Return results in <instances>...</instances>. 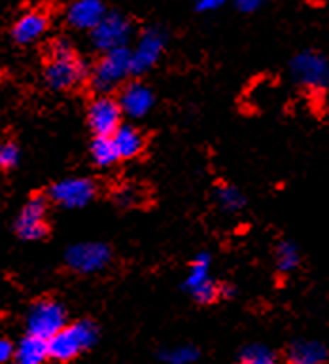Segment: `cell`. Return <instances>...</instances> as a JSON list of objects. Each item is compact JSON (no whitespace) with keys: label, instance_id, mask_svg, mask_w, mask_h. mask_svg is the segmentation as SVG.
<instances>
[{"label":"cell","instance_id":"cell-1","mask_svg":"<svg viewBox=\"0 0 329 364\" xmlns=\"http://www.w3.org/2000/svg\"><path fill=\"white\" fill-rule=\"evenodd\" d=\"M87 76V68L72 44L65 38L55 40L50 48V59L44 67V80L51 90L65 91L79 85Z\"/></svg>","mask_w":329,"mask_h":364},{"label":"cell","instance_id":"cell-2","mask_svg":"<svg viewBox=\"0 0 329 364\" xmlns=\"http://www.w3.org/2000/svg\"><path fill=\"white\" fill-rule=\"evenodd\" d=\"M99 334H101L99 326L93 321H87V318L67 324L48 340L50 358H53L57 363H70L74 358H78L82 353L95 346L99 341Z\"/></svg>","mask_w":329,"mask_h":364},{"label":"cell","instance_id":"cell-3","mask_svg":"<svg viewBox=\"0 0 329 364\" xmlns=\"http://www.w3.org/2000/svg\"><path fill=\"white\" fill-rule=\"evenodd\" d=\"M289 74L303 90L323 93L329 87V59L322 51L305 48L289 59Z\"/></svg>","mask_w":329,"mask_h":364},{"label":"cell","instance_id":"cell-4","mask_svg":"<svg viewBox=\"0 0 329 364\" xmlns=\"http://www.w3.org/2000/svg\"><path fill=\"white\" fill-rule=\"evenodd\" d=\"M133 74L130 68V50L127 46L116 50L102 51V57L91 73V84L101 95L116 90L123 84L127 76Z\"/></svg>","mask_w":329,"mask_h":364},{"label":"cell","instance_id":"cell-5","mask_svg":"<svg viewBox=\"0 0 329 364\" xmlns=\"http://www.w3.org/2000/svg\"><path fill=\"white\" fill-rule=\"evenodd\" d=\"M62 326H67V311L62 304L51 298H42L34 301L30 311L27 315V330L28 334L38 336L44 340H50L55 336Z\"/></svg>","mask_w":329,"mask_h":364},{"label":"cell","instance_id":"cell-6","mask_svg":"<svg viewBox=\"0 0 329 364\" xmlns=\"http://www.w3.org/2000/svg\"><path fill=\"white\" fill-rule=\"evenodd\" d=\"M48 201L44 193H36L28 199L16 220L17 235L25 241H40L50 233L48 224Z\"/></svg>","mask_w":329,"mask_h":364},{"label":"cell","instance_id":"cell-7","mask_svg":"<svg viewBox=\"0 0 329 364\" xmlns=\"http://www.w3.org/2000/svg\"><path fill=\"white\" fill-rule=\"evenodd\" d=\"M65 262L72 272L91 275L102 272L112 262V249L106 243H96V241L72 245L65 255Z\"/></svg>","mask_w":329,"mask_h":364},{"label":"cell","instance_id":"cell-8","mask_svg":"<svg viewBox=\"0 0 329 364\" xmlns=\"http://www.w3.org/2000/svg\"><path fill=\"white\" fill-rule=\"evenodd\" d=\"M133 25L125 16L118 11H106L102 21L91 31V40L99 51L116 50L129 44Z\"/></svg>","mask_w":329,"mask_h":364},{"label":"cell","instance_id":"cell-9","mask_svg":"<svg viewBox=\"0 0 329 364\" xmlns=\"http://www.w3.org/2000/svg\"><path fill=\"white\" fill-rule=\"evenodd\" d=\"M95 193L96 184L91 178L74 176V178H65V181L55 182L50 188L48 198L59 207H65V209H82V207L93 201Z\"/></svg>","mask_w":329,"mask_h":364},{"label":"cell","instance_id":"cell-10","mask_svg":"<svg viewBox=\"0 0 329 364\" xmlns=\"http://www.w3.org/2000/svg\"><path fill=\"white\" fill-rule=\"evenodd\" d=\"M164 44H167V34L163 33V28H146L136 42L135 50H130L133 76H140V74L152 70L163 53Z\"/></svg>","mask_w":329,"mask_h":364},{"label":"cell","instance_id":"cell-11","mask_svg":"<svg viewBox=\"0 0 329 364\" xmlns=\"http://www.w3.org/2000/svg\"><path fill=\"white\" fill-rule=\"evenodd\" d=\"M123 119V110L110 95H99L87 108V124L95 136H112Z\"/></svg>","mask_w":329,"mask_h":364},{"label":"cell","instance_id":"cell-12","mask_svg":"<svg viewBox=\"0 0 329 364\" xmlns=\"http://www.w3.org/2000/svg\"><path fill=\"white\" fill-rule=\"evenodd\" d=\"M118 101L123 114H127L129 118H142L155 105V95H153V91L146 84L135 80V82L123 85Z\"/></svg>","mask_w":329,"mask_h":364},{"label":"cell","instance_id":"cell-13","mask_svg":"<svg viewBox=\"0 0 329 364\" xmlns=\"http://www.w3.org/2000/svg\"><path fill=\"white\" fill-rule=\"evenodd\" d=\"M50 27V14L44 8H33L17 17L11 28V36L17 44H30L42 36Z\"/></svg>","mask_w":329,"mask_h":364},{"label":"cell","instance_id":"cell-14","mask_svg":"<svg viewBox=\"0 0 329 364\" xmlns=\"http://www.w3.org/2000/svg\"><path fill=\"white\" fill-rule=\"evenodd\" d=\"M284 357L288 364H328L329 349L322 341L297 338L289 341Z\"/></svg>","mask_w":329,"mask_h":364},{"label":"cell","instance_id":"cell-15","mask_svg":"<svg viewBox=\"0 0 329 364\" xmlns=\"http://www.w3.org/2000/svg\"><path fill=\"white\" fill-rule=\"evenodd\" d=\"M106 16L102 0H72L67 10V21L78 31H93Z\"/></svg>","mask_w":329,"mask_h":364},{"label":"cell","instance_id":"cell-16","mask_svg":"<svg viewBox=\"0 0 329 364\" xmlns=\"http://www.w3.org/2000/svg\"><path fill=\"white\" fill-rule=\"evenodd\" d=\"M112 139L116 148H118L119 159L138 158L146 148V136L135 125L121 124L112 135Z\"/></svg>","mask_w":329,"mask_h":364},{"label":"cell","instance_id":"cell-17","mask_svg":"<svg viewBox=\"0 0 329 364\" xmlns=\"http://www.w3.org/2000/svg\"><path fill=\"white\" fill-rule=\"evenodd\" d=\"M50 358L48 340L34 334H27L16 347V360H25L30 364H44Z\"/></svg>","mask_w":329,"mask_h":364},{"label":"cell","instance_id":"cell-18","mask_svg":"<svg viewBox=\"0 0 329 364\" xmlns=\"http://www.w3.org/2000/svg\"><path fill=\"white\" fill-rule=\"evenodd\" d=\"M235 364H280V355L272 347L254 341L238 349Z\"/></svg>","mask_w":329,"mask_h":364},{"label":"cell","instance_id":"cell-19","mask_svg":"<svg viewBox=\"0 0 329 364\" xmlns=\"http://www.w3.org/2000/svg\"><path fill=\"white\" fill-rule=\"evenodd\" d=\"M274 266L278 273L289 275L301 266V252L299 247L291 239H280L274 247Z\"/></svg>","mask_w":329,"mask_h":364},{"label":"cell","instance_id":"cell-20","mask_svg":"<svg viewBox=\"0 0 329 364\" xmlns=\"http://www.w3.org/2000/svg\"><path fill=\"white\" fill-rule=\"evenodd\" d=\"M91 159L95 161L99 167L108 169L119 161L118 148L113 144L112 136H95L91 142Z\"/></svg>","mask_w":329,"mask_h":364},{"label":"cell","instance_id":"cell-21","mask_svg":"<svg viewBox=\"0 0 329 364\" xmlns=\"http://www.w3.org/2000/svg\"><path fill=\"white\" fill-rule=\"evenodd\" d=\"M210 262H212V256L208 252H199L195 258L189 264V269H187V275L184 279V290L189 292L197 284L204 283L206 279H210Z\"/></svg>","mask_w":329,"mask_h":364},{"label":"cell","instance_id":"cell-22","mask_svg":"<svg viewBox=\"0 0 329 364\" xmlns=\"http://www.w3.org/2000/svg\"><path fill=\"white\" fill-rule=\"evenodd\" d=\"M216 201L220 205V209L225 213H237L246 205L244 193L237 186L227 184V182H221L216 188Z\"/></svg>","mask_w":329,"mask_h":364},{"label":"cell","instance_id":"cell-23","mask_svg":"<svg viewBox=\"0 0 329 364\" xmlns=\"http://www.w3.org/2000/svg\"><path fill=\"white\" fill-rule=\"evenodd\" d=\"M201 357L195 346H176V347H167L163 351H159V358L167 364H193L197 363Z\"/></svg>","mask_w":329,"mask_h":364},{"label":"cell","instance_id":"cell-24","mask_svg":"<svg viewBox=\"0 0 329 364\" xmlns=\"http://www.w3.org/2000/svg\"><path fill=\"white\" fill-rule=\"evenodd\" d=\"M144 199H146V192H144V188L138 186V184H125V186L118 188L116 193H113V201H116L119 207H125V209L138 207V205H142Z\"/></svg>","mask_w":329,"mask_h":364},{"label":"cell","instance_id":"cell-25","mask_svg":"<svg viewBox=\"0 0 329 364\" xmlns=\"http://www.w3.org/2000/svg\"><path fill=\"white\" fill-rule=\"evenodd\" d=\"M189 294L201 306H210L216 300H220V287H218L214 279H206L204 283L197 284L195 289L189 290Z\"/></svg>","mask_w":329,"mask_h":364},{"label":"cell","instance_id":"cell-26","mask_svg":"<svg viewBox=\"0 0 329 364\" xmlns=\"http://www.w3.org/2000/svg\"><path fill=\"white\" fill-rule=\"evenodd\" d=\"M21 152L16 142H4L0 144V169H13L19 164Z\"/></svg>","mask_w":329,"mask_h":364},{"label":"cell","instance_id":"cell-27","mask_svg":"<svg viewBox=\"0 0 329 364\" xmlns=\"http://www.w3.org/2000/svg\"><path fill=\"white\" fill-rule=\"evenodd\" d=\"M267 4H269V0H235V8L240 14H255Z\"/></svg>","mask_w":329,"mask_h":364},{"label":"cell","instance_id":"cell-28","mask_svg":"<svg viewBox=\"0 0 329 364\" xmlns=\"http://www.w3.org/2000/svg\"><path fill=\"white\" fill-rule=\"evenodd\" d=\"M225 4V0H195V10L199 14H208Z\"/></svg>","mask_w":329,"mask_h":364},{"label":"cell","instance_id":"cell-29","mask_svg":"<svg viewBox=\"0 0 329 364\" xmlns=\"http://www.w3.org/2000/svg\"><path fill=\"white\" fill-rule=\"evenodd\" d=\"M13 355H16V349L11 346V341L0 338V364L8 363Z\"/></svg>","mask_w":329,"mask_h":364},{"label":"cell","instance_id":"cell-30","mask_svg":"<svg viewBox=\"0 0 329 364\" xmlns=\"http://www.w3.org/2000/svg\"><path fill=\"white\" fill-rule=\"evenodd\" d=\"M218 287H220V298H225V300H233L238 292L237 287L231 283H221Z\"/></svg>","mask_w":329,"mask_h":364},{"label":"cell","instance_id":"cell-31","mask_svg":"<svg viewBox=\"0 0 329 364\" xmlns=\"http://www.w3.org/2000/svg\"><path fill=\"white\" fill-rule=\"evenodd\" d=\"M13 364H30V363H25V360H16Z\"/></svg>","mask_w":329,"mask_h":364}]
</instances>
